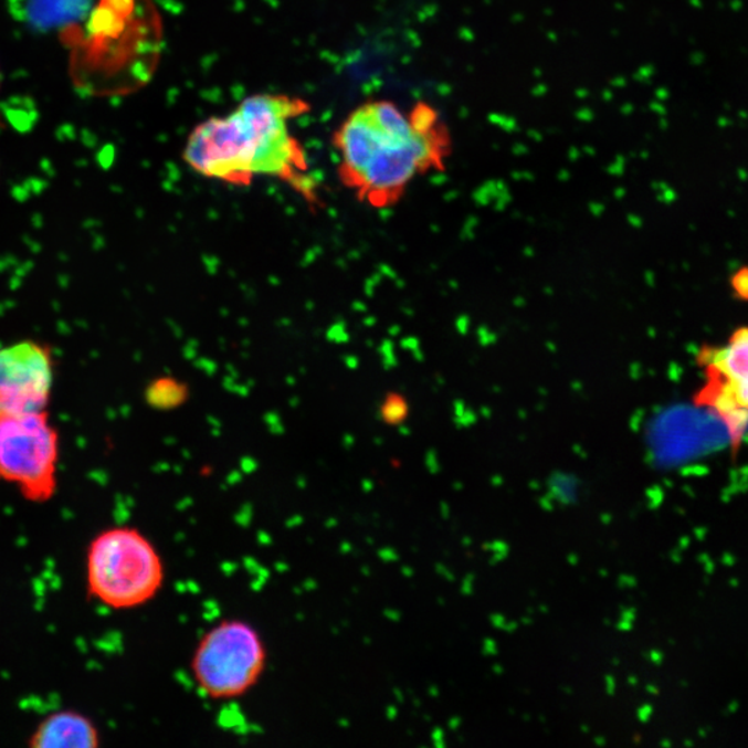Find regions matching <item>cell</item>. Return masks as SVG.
I'll list each match as a JSON object with an SVG mask.
<instances>
[{
    "mask_svg": "<svg viewBox=\"0 0 748 748\" xmlns=\"http://www.w3.org/2000/svg\"><path fill=\"white\" fill-rule=\"evenodd\" d=\"M343 182L365 203L386 209L423 175L442 171L451 155L450 130L428 103L403 112L390 101L366 103L333 136Z\"/></svg>",
    "mask_w": 748,
    "mask_h": 748,
    "instance_id": "6da1fadb",
    "label": "cell"
},
{
    "mask_svg": "<svg viewBox=\"0 0 748 748\" xmlns=\"http://www.w3.org/2000/svg\"><path fill=\"white\" fill-rule=\"evenodd\" d=\"M308 108L285 95L250 96L228 116L196 127L186 141L185 161L203 177L233 185H249L255 177L285 179L313 198L307 160L288 129V122Z\"/></svg>",
    "mask_w": 748,
    "mask_h": 748,
    "instance_id": "7a4b0ae2",
    "label": "cell"
},
{
    "mask_svg": "<svg viewBox=\"0 0 748 748\" xmlns=\"http://www.w3.org/2000/svg\"><path fill=\"white\" fill-rule=\"evenodd\" d=\"M166 566L156 545L138 528L103 529L86 556V587L92 599L113 610L141 608L161 592Z\"/></svg>",
    "mask_w": 748,
    "mask_h": 748,
    "instance_id": "3957f363",
    "label": "cell"
},
{
    "mask_svg": "<svg viewBox=\"0 0 748 748\" xmlns=\"http://www.w3.org/2000/svg\"><path fill=\"white\" fill-rule=\"evenodd\" d=\"M267 667V649L250 622L228 619L201 636L190 660L199 691L211 700H234L253 691Z\"/></svg>",
    "mask_w": 748,
    "mask_h": 748,
    "instance_id": "277c9868",
    "label": "cell"
},
{
    "mask_svg": "<svg viewBox=\"0 0 748 748\" xmlns=\"http://www.w3.org/2000/svg\"><path fill=\"white\" fill-rule=\"evenodd\" d=\"M60 435L48 411L0 419V483L32 504L57 493Z\"/></svg>",
    "mask_w": 748,
    "mask_h": 748,
    "instance_id": "5b68a950",
    "label": "cell"
},
{
    "mask_svg": "<svg viewBox=\"0 0 748 748\" xmlns=\"http://www.w3.org/2000/svg\"><path fill=\"white\" fill-rule=\"evenodd\" d=\"M704 376L698 405L723 417L731 428L748 423V326L737 327L724 343L702 348L697 358Z\"/></svg>",
    "mask_w": 748,
    "mask_h": 748,
    "instance_id": "8992f818",
    "label": "cell"
},
{
    "mask_svg": "<svg viewBox=\"0 0 748 748\" xmlns=\"http://www.w3.org/2000/svg\"><path fill=\"white\" fill-rule=\"evenodd\" d=\"M54 358L45 344L25 340L0 348V419L46 411Z\"/></svg>",
    "mask_w": 748,
    "mask_h": 748,
    "instance_id": "52a82bcc",
    "label": "cell"
},
{
    "mask_svg": "<svg viewBox=\"0 0 748 748\" xmlns=\"http://www.w3.org/2000/svg\"><path fill=\"white\" fill-rule=\"evenodd\" d=\"M101 734L86 715L64 709L48 715L30 736L32 748H96Z\"/></svg>",
    "mask_w": 748,
    "mask_h": 748,
    "instance_id": "ba28073f",
    "label": "cell"
},
{
    "mask_svg": "<svg viewBox=\"0 0 748 748\" xmlns=\"http://www.w3.org/2000/svg\"><path fill=\"white\" fill-rule=\"evenodd\" d=\"M188 397V386L172 378L157 379L146 390L147 403L160 411H171L183 405Z\"/></svg>",
    "mask_w": 748,
    "mask_h": 748,
    "instance_id": "9c48e42d",
    "label": "cell"
},
{
    "mask_svg": "<svg viewBox=\"0 0 748 748\" xmlns=\"http://www.w3.org/2000/svg\"><path fill=\"white\" fill-rule=\"evenodd\" d=\"M82 2L84 0H31V7L38 19L59 21L84 10Z\"/></svg>",
    "mask_w": 748,
    "mask_h": 748,
    "instance_id": "30bf717a",
    "label": "cell"
},
{
    "mask_svg": "<svg viewBox=\"0 0 748 748\" xmlns=\"http://www.w3.org/2000/svg\"><path fill=\"white\" fill-rule=\"evenodd\" d=\"M409 407L405 398L400 394H389L381 403L380 414L381 419L387 424H401L408 418Z\"/></svg>",
    "mask_w": 748,
    "mask_h": 748,
    "instance_id": "8fae6325",
    "label": "cell"
},
{
    "mask_svg": "<svg viewBox=\"0 0 748 748\" xmlns=\"http://www.w3.org/2000/svg\"><path fill=\"white\" fill-rule=\"evenodd\" d=\"M741 278V282H735V287L737 288V292L741 294V296H748V272H742L740 273L739 276Z\"/></svg>",
    "mask_w": 748,
    "mask_h": 748,
    "instance_id": "7c38bea8",
    "label": "cell"
}]
</instances>
